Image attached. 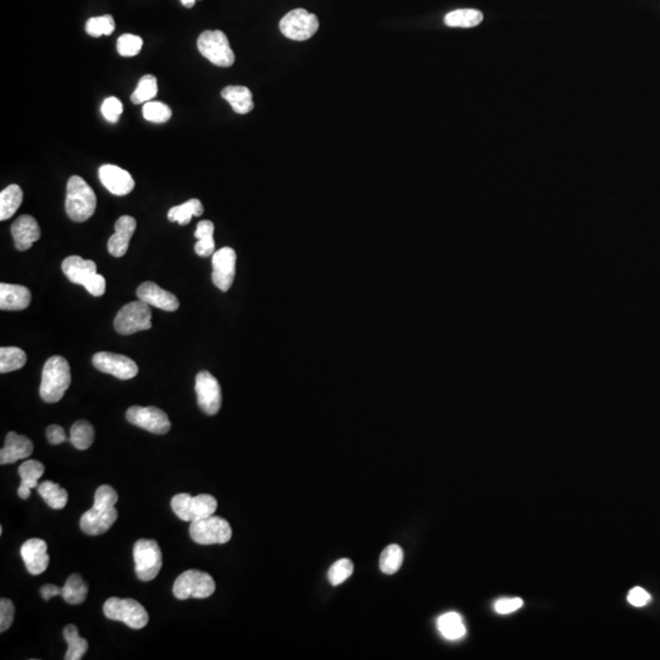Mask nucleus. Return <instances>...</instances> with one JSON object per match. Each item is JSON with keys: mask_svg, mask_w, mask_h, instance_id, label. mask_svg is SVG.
I'll return each mask as SVG.
<instances>
[{"mask_svg": "<svg viewBox=\"0 0 660 660\" xmlns=\"http://www.w3.org/2000/svg\"><path fill=\"white\" fill-rule=\"evenodd\" d=\"M118 499L114 488L106 484L98 488L94 494V506L81 516L82 532L89 536H99L108 532L118 520V511L115 509Z\"/></svg>", "mask_w": 660, "mask_h": 660, "instance_id": "f257e3e1", "label": "nucleus"}, {"mask_svg": "<svg viewBox=\"0 0 660 660\" xmlns=\"http://www.w3.org/2000/svg\"><path fill=\"white\" fill-rule=\"evenodd\" d=\"M71 384V369L68 361L61 356H53L44 364L41 383V398L54 404L63 399Z\"/></svg>", "mask_w": 660, "mask_h": 660, "instance_id": "f03ea898", "label": "nucleus"}, {"mask_svg": "<svg viewBox=\"0 0 660 660\" xmlns=\"http://www.w3.org/2000/svg\"><path fill=\"white\" fill-rule=\"evenodd\" d=\"M97 207V197L92 187L77 175L69 179L66 185L65 209L72 221L84 223L94 216Z\"/></svg>", "mask_w": 660, "mask_h": 660, "instance_id": "7ed1b4c3", "label": "nucleus"}, {"mask_svg": "<svg viewBox=\"0 0 660 660\" xmlns=\"http://www.w3.org/2000/svg\"><path fill=\"white\" fill-rule=\"evenodd\" d=\"M197 48L206 59L220 68H230L235 63V54L223 31H204L197 39Z\"/></svg>", "mask_w": 660, "mask_h": 660, "instance_id": "20e7f679", "label": "nucleus"}, {"mask_svg": "<svg viewBox=\"0 0 660 660\" xmlns=\"http://www.w3.org/2000/svg\"><path fill=\"white\" fill-rule=\"evenodd\" d=\"M218 508V503L214 496L209 494H199L192 496L187 493L176 494L171 499V509L175 515L182 521H194L212 516Z\"/></svg>", "mask_w": 660, "mask_h": 660, "instance_id": "39448f33", "label": "nucleus"}, {"mask_svg": "<svg viewBox=\"0 0 660 660\" xmlns=\"http://www.w3.org/2000/svg\"><path fill=\"white\" fill-rule=\"evenodd\" d=\"M103 611L110 620L124 622L135 630L144 629L149 624V613L144 609V605L130 598H109L103 605Z\"/></svg>", "mask_w": 660, "mask_h": 660, "instance_id": "423d86ee", "label": "nucleus"}, {"mask_svg": "<svg viewBox=\"0 0 660 660\" xmlns=\"http://www.w3.org/2000/svg\"><path fill=\"white\" fill-rule=\"evenodd\" d=\"M216 592V582L207 572L199 570H187L182 572L174 582L173 593L181 601L197 598L204 599Z\"/></svg>", "mask_w": 660, "mask_h": 660, "instance_id": "0eeeda50", "label": "nucleus"}, {"mask_svg": "<svg viewBox=\"0 0 660 660\" xmlns=\"http://www.w3.org/2000/svg\"><path fill=\"white\" fill-rule=\"evenodd\" d=\"M190 536L202 546L225 544L233 537V529L225 519L212 515L191 522Z\"/></svg>", "mask_w": 660, "mask_h": 660, "instance_id": "6e6552de", "label": "nucleus"}, {"mask_svg": "<svg viewBox=\"0 0 660 660\" xmlns=\"http://www.w3.org/2000/svg\"><path fill=\"white\" fill-rule=\"evenodd\" d=\"M134 560L136 575L141 581L154 580L163 565L161 546L153 539H140L134 546Z\"/></svg>", "mask_w": 660, "mask_h": 660, "instance_id": "1a4fd4ad", "label": "nucleus"}, {"mask_svg": "<svg viewBox=\"0 0 660 660\" xmlns=\"http://www.w3.org/2000/svg\"><path fill=\"white\" fill-rule=\"evenodd\" d=\"M115 330L119 334L131 335L141 330L152 328V312L149 304L134 301L119 311L114 321Z\"/></svg>", "mask_w": 660, "mask_h": 660, "instance_id": "9d476101", "label": "nucleus"}, {"mask_svg": "<svg viewBox=\"0 0 660 660\" xmlns=\"http://www.w3.org/2000/svg\"><path fill=\"white\" fill-rule=\"evenodd\" d=\"M279 29L286 39L292 41H307L319 30V20L314 14L306 9H295L289 11L280 20Z\"/></svg>", "mask_w": 660, "mask_h": 660, "instance_id": "9b49d317", "label": "nucleus"}, {"mask_svg": "<svg viewBox=\"0 0 660 660\" xmlns=\"http://www.w3.org/2000/svg\"><path fill=\"white\" fill-rule=\"evenodd\" d=\"M126 419L130 424L154 434H165L170 431L171 424L164 411L154 406H132L126 411Z\"/></svg>", "mask_w": 660, "mask_h": 660, "instance_id": "f8f14e48", "label": "nucleus"}, {"mask_svg": "<svg viewBox=\"0 0 660 660\" xmlns=\"http://www.w3.org/2000/svg\"><path fill=\"white\" fill-rule=\"evenodd\" d=\"M196 394L201 410L207 415H216L221 407V389L216 378L207 372H199L196 377Z\"/></svg>", "mask_w": 660, "mask_h": 660, "instance_id": "ddd939ff", "label": "nucleus"}, {"mask_svg": "<svg viewBox=\"0 0 660 660\" xmlns=\"http://www.w3.org/2000/svg\"><path fill=\"white\" fill-rule=\"evenodd\" d=\"M94 367L103 373H108L119 379L127 381L137 376L139 367L135 361L124 355L111 352H98L92 359Z\"/></svg>", "mask_w": 660, "mask_h": 660, "instance_id": "4468645a", "label": "nucleus"}, {"mask_svg": "<svg viewBox=\"0 0 660 660\" xmlns=\"http://www.w3.org/2000/svg\"><path fill=\"white\" fill-rule=\"evenodd\" d=\"M212 280L216 288L228 291L235 279L236 252L230 247H223L212 256Z\"/></svg>", "mask_w": 660, "mask_h": 660, "instance_id": "2eb2a0df", "label": "nucleus"}, {"mask_svg": "<svg viewBox=\"0 0 660 660\" xmlns=\"http://www.w3.org/2000/svg\"><path fill=\"white\" fill-rule=\"evenodd\" d=\"M99 179L103 186L115 196H126L135 189V181L126 170L113 164L99 168Z\"/></svg>", "mask_w": 660, "mask_h": 660, "instance_id": "dca6fc26", "label": "nucleus"}, {"mask_svg": "<svg viewBox=\"0 0 660 660\" xmlns=\"http://www.w3.org/2000/svg\"><path fill=\"white\" fill-rule=\"evenodd\" d=\"M47 543L39 538H31L21 546V556L31 575H41L49 565Z\"/></svg>", "mask_w": 660, "mask_h": 660, "instance_id": "f3484780", "label": "nucleus"}, {"mask_svg": "<svg viewBox=\"0 0 660 660\" xmlns=\"http://www.w3.org/2000/svg\"><path fill=\"white\" fill-rule=\"evenodd\" d=\"M136 295L139 297V300L144 301L153 307L168 311V312L176 311L180 306L178 297L152 281L141 284L136 291Z\"/></svg>", "mask_w": 660, "mask_h": 660, "instance_id": "a211bd4d", "label": "nucleus"}, {"mask_svg": "<svg viewBox=\"0 0 660 660\" xmlns=\"http://www.w3.org/2000/svg\"><path fill=\"white\" fill-rule=\"evenodd\" d=\"M15 247L19 251L30 250L34 242L39 241L41 237V228L37 220L32 216H19L11 225Z\"/></svg>", "mask_w": 660, "mask_h": 660, "instance_id": "6ab92c4d", "label": "nucleus"}, {"mask_svg": "<svg viewBox=\"0 0 660 660\" xmlns=\"http://www.w3.org/2000/svg\"><path fill=\"white\" fill-rule=\"evenodd\" d=\"M135 218L130 216H120L115 223V233L110 236L108 241V251L114 257H123L126 254L132 235L135 233Z\"/></svg>", "mask_w": 660, "mask_h": 660, "instance_id": "aec40b11", "label": "nucleus"}, {"mask_svg": "<svg viewBox=\"0 0 660 660\" xmlns=\"http://www.w3.org/2000/svg\"><path fill=\"white\" fill-rule=\"evenodd\" d=\"M34 453V444L27 436H20L15 432L8 433L5 438V446L0 450V464L8 465L27 459Z\"/></svg>", "mask_w": 660, "mask_h": 660, "instance_id": "412c9836", "label": "nucleus"}, {"mask_svg": "<svg viewBox=\"0 0 660 660\" xmlns=\"http://www.w3.org/2000/svg\"><path fill=\"white\" fill-rule=\"evenodd\" d=\"M31 291L26 286L15 284H0V309L21 311L30 306Z\"/></svg>", "mask_w": 660, "mask_h": 660, "instance_id": "4be33fe9", "label": "nucleus"}, {"mask_svg": "<svg viewBox=\"0 0 660 660\" xmlns=\"http://www.w3.org/2000/svg\"><path fill=\"white\" fill-rule=\"evenodd\" d=\"M64 274L71 283L85 286L94 274H97V266L94 261L84 259L79 256H70L61 264Z\"/></svg>", "mask_w": 660, "mask_h": 660, "instance_id": "5701e85b", "label": "nucleus"}, {"mask_svg": "<svg viewBox=\"0 0 660 660\" xmlns=\"http://www.w3.org/2000/svg\"><path fill=\"white\" fill-rule=\"evenodd\" d=\"M46 467L42 462L37 460H27L19 467V474L21 477V484L17 489V494L21 499L30 498L31 489L39 487V479L42 477Z\"/></svg>", "mask_w": 660, "mask_h": 660, "instance_id": "b1692460", "label": "nucleus"}, {"mask_svg": "<svg viewBox=\"0 0 660 660\" xmlns=\"http://www.w3.org/2000/svg\"><path fill=\"white\" fill-rule=\"evenodd\" d=\"M221 97L231 106L237 114H249L254 108L252 92L246 86H228L221 91Z\"/></svg>", "mask_w": 660, "mask_h": 660, "instance_id": "393cba45", "label": "nucleus"}, {"mask_svg": "<svg viewBox=\"0 0 660 660\" xmlns=\"http://www.w3.org/2000/svg\"><path fill=\"white\" fill-rule=\"evenodd\" d=\"M24 199V192L21 187L13 184L5 187L0 192V220L4 221L11 218L20 208Z\"/></svg>", "mask_w": 660, "mask_h": 660, "instance_id": "a878e982", "label": "nucleus"}, {"mask_svg": "<svg viewBox=\"0 0 660 660\" xmlns=\"http://www.w3.org/2000/svg\"><path fill=\"white\" fill-rule=\"evenodd\" d=\"M214 234V224L211 220H202L197 225L195 237L199 240L196 242L195 252L201 257H211L216 252V242L213 239Z\"/></svg>", "mask_w": 660, "mask_h": 660, "instance_id": "bb28decb", "label": "nucleus"}, {"mask_svg": "<svg viewBox=\"0 0 660 660\" xmlns=\"http://www.w3.org/2000/svg\"><path fill=\"white\" fill-rule=\"evenodd\" d=\"M89 594V584L80 574H72L65 586L61 587V596L69 604H82Z\"/></svg>", "mask_w": 660, "mask_h": 660, "instance_id": "cd10ccee", "label": "nucleus"}, {"mask_svg": "<svg viewBox=\"0 0 660 660\" xmlns=\"http://www.w3.org/2000/svg\"><path fill=\"white\" fill-rule=\"evenodd\" d=\"M37 491L42 496V499L47 503L48 506L54 510L64 509L68 504V491L60 487L59 484L51 482V481H46L39 484Z\"/></svg>", "mask_w": 660, "mask_h": 660, "instance_id": "c85d7f7f", "label": "nucleus"}, {"mask_svg": "<svg viewBox=\"0 0 660 660\" xmlns=\"http://www.w3.org/2000/svg\"><path fill=\"white\" fill-rule=\"evenodd\" d=\"M64 639L68 642V651L65 653V660H80L84 658L89 649V642L79 635V630L75 625H68L64 629Z\"/></svg>", "mask_w": 660, "mask_h": 660, "instance_id": "c756f323", "label": "nucleus"}, {"mask_svg": "<svg viewBox=\"0 0 660 660\" xmlns=\"http://www.w3.org/2000/svg\"><path fill=\"white\" fill-rule=\"evenodd\" d=\"M483 21V14L476 9H459L446 14L444 17L445 25L449 27H464L470 29L476 27Z\"/></svg>", "mask_w": 660, "mask_h": 660, "instance_id": "7c9ffc66", "label": "nucleus"}, {"mask_svg": "<svg viewBox=\"0 0 660 660\" xmlns=\"http://www.w3.org/2000/svg\"><path fill=\"white\" fill-rule=\"evenodd\" d=\"M438 630L444 636L445 639H462L466 635L465 624L462 621L461 615L457 613H446L438 619Z\"/></svg>", "mask_w": 660, "mask_h": 660, "instance_id": "2f4dec72", "label": "nucleus"}, {"mask_svg": "<svg viewBox=\"0 0 660 660\" xmlns=\"http://www.w3.org/2000/svg\"><path fill=\"white\" fill-rule=\"evenodd\" d=\"M204 214V206L197 199H191L184 204L176 206L170 209L168 213V219L170 221H178L180 225H187L190 223L192 216H201Z\"/></svg>", "mask_w": 660, "mask_h": 660, "instance_id": "473e14b6", "label": "nucleus"}, {"mask_svg": "<svg viewBox=\"0 0 660 660\" xmlns=\"http://www.w3.org/2000/svg\"><path fill=\"white\" fill-rule=\"evenodd\" d=\"M94 428L86 419H80L72 424L70 429V443L79 450H87L94 444Z\"/></svg>", "mask_w": 660, "mask_h": 660, "instance_id": "72a5a7b5", "label": "nucleus"}, {"mask_svg": "<svg viewBox=\"0 0 660 660\" xmlns=\"http://www.w3.org/2000/svg\"><path fill=\"white\" fill-rule=\"evenodd\" d=\"M27 362L25 351L19 347L0 349V372L9 373L21 369Z\"/></svg>", "mask_w": 660, "mask_h": 660, "instance_id": "f704fd0d", "label": "nucleus"}, {"mask_svg": "<svg viewBox=\"0 0 660 660\" xmlns=\"http://www.w3.org/2000/svg\"><path fill=\"white\" fill-rule=\"evenodd\" d=\"M404 561V551L398 544H391L383 550L379 560V567L385 575H394L400 570Z\"/></svg>", "mask_w": 660, "mask_h": 660, "instance_id": "c9c22d12", "label": "nucleus"}, {"mask_svg": "<svg viewBox=\"0 0 660 660\" xmlns=\"http://www.w3.org/2000/svg\"><path fill=\"white\" fill-rule=\"evenodd\" d=\"M157 94V77L153 76V75H144L139 81V85L134 91V94H131V101L135 104H142V103L144 104V103L153 101Z\"/></svg>", "mask_w": 660, "mask_h": 660, "instance_id": "e433bc0d", "label": "nucleus"}, {"mask_svg": "<svg viewBox=\"0 0 660 660\" xmlns=\"http://www.w3.org/2000/svg\"><path fill=\"white\" fill-rule=\"evenodd\" d=\"M142 114L147 121L156 124H164L169 121L173 116V110L165 103L158 101H151L144 103L142 108Z\"/></svg>", "mask_w": 660, "mask_h": 660, "instance_id": "4c0bfd02", "label": "nucleus"}, {"mask_svg": "<svg viewBox=\"0 0 660 660\" xmlns=\"http://www.w3.org/2000/svg\"><path fill=\"white\" fill-rule=\"evenodd\" d=\"M85 29L89 36L96 39L101 36H110L115 31L114 17L111 15L91 17L89 21L86 22Z\"/></svg>", "mask_w": 660, "mask_h": 660, "instance_id": "58836bf2", "label": "nucleus"}, {"mask_svg": "<svg viewBox=\"0 0 660 660\" xmlns=\"http://www.w3.org/2000/svg\"><path fill=\"white\" fill-rule=\"evenodd\" d=\"M144 47V39L136 34H125L120 36L116 42V49L119 54L125 58H131L140 53Z\"/></svg>", "mask_w": 660, "mask_h": 660, "instance_id": "ea45409f", "label": "nucleus"}, {"mask_svg": "<svg viewBox=\"0 0 660 660\" xmlns=\"http://www.w3.org/2000/svg\"><path fill=\"white\" fill-rule=\"evenodd\" d=\"M352 572H354V564L351 560L340 559L330 567L329 572H328V580L333 586H339V584H344L352 575Z\"/></svg>", "mask_w": 660, "mask_h": 660, "instance_id": "a19ab883", "label": "nucleus"}, {"mask_svg": "<svg viewBox=\"0 0 660 660\" xmlns=\"http://www.w3.org/2000/svg\"><path fill=\"white\" fill-rule=\"evenodd\" d=\"M123 103L119 101L116 97L106 98L102 104V114L106 121L109 123H118L120 115L123 114Z\"/></svg>", "mask_w": 660, "mask_h": 660, "instance_id": "79ce46f5", "label": "nucleus"}, {"mask_svg": "<svg viewBox=\"0 0 660 660\" xmlns=\"http://www.w3.org/2000/svg\"><path fill=\"white\" fill-rule=\"evenodd\" d=\"M15 618V605L6 598L0 599V631L5 632L13 625Z\"/></svg>", "mask_w": 660, "mask_h": 660, "instance_id": "37998d69", "label": "nucleus"}, {"mask_svg": "<svg viewBox=\"0 0 660 660\" xmlns=\"http://www.w3.org/2000/svg\"><path fill=\"white\" fill-rule=\"evenodd\" d=\"M522 604L524 601L521 598H503L495 603L494 609L496 613L505 615V614H511L520 609Z\"/></svg>", "mask_w": 660, "mask_h": 660, "instance_id": "c03bdc74", "label": "nucleus"}, {"mask_svg": "<svg viewBox=\"0 0 660 660\" xmlns=\"http://www.w3.org/2000/svg\"><path fill=\"white\" fill-rule=\"evenodd\" d=\"M84 288H85L91 295H94V296H102V295H104V292H106V279H104L103 275L98 274L97 273V274H94V276L86 283Z\"/></svg>", "mask_w": 660, "mask_h": 660, "instance_id": "a18cd8bd", "label": "nucleus"}, {"mask_svg": "<svg viewBox=\"0 0 660 660\" xmlns=\"http://www.w3.org/2000/svg\"><path fill=\"white\" fill-rule=\"evenodd\" d=\"M627 601L630 603L631 605L634 606H637V608H641V606H644L647 605L651 601V594L646 591V589H641V587H635L632 589L627 596Z\"/></svg>", "mask_w": 660, "mask_h": 660, "instance_id": "49530a36", "label": "nucleus"}, {"mask_svg": "<svg viewBox=\"0 0 660 660\" xmlns=\"http://www.w3.org/2000/svg\"><path fill=\"white\" fill-rule=\"evenodd\" d=\"M47 438L51 445H59L68 440L65 431L58 424H53L47 428Z\"/></svg>", "mask_w": 660, "mask_h": 660, "instance_id": "de8ad7c7", "label": "nucleus"}, {"mask_svg": "<svg viewBox=\"0 0 660 660\" xmlns=\"http://www.w3.org/2000/svg\"><path fill=\"white\" fill-rule=\"evenodd\" d=\"M41 594H42L44 601H49L51 598L56 597L58 594H61V589L58 586H55V584H44L41 589Z\"/></svg>", "mask_w": 660, "mask_h": 660, "instance_id": "09e8293b", "label": "nucleus"}, {"mask_svg": "<svg viewBox=\"0 0 660 660\" xmlns=\"http://www.w3.org/2000/svg\"><path fill=\"white\" fill-rule=\"evenodd\" d=\"M180 1L184 4V6H186V8L189 9L194 8V5H195L196 3V0H180Z\"/></svg>", "mask_w": 660, "mask_h": 660, "instance_id": "8fccbe9b", "label": "nucleus"}]
</instances>
